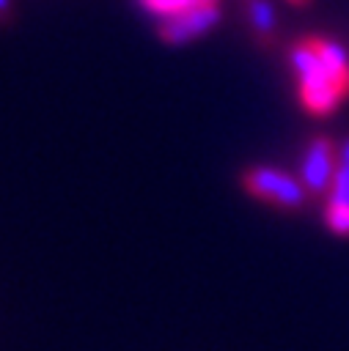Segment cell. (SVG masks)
<instances>
[{
	"label": "cell",
	"mask_w": 349,
	"mask_h": 351,
	"mask_svg": "<svg viewBox=\"0 0 349 351\" xmlns=\"http://www.w3.org/2000/svg\"><path fill=\"white\" fill-rule=\"evenodd\" d=\"M324 222L333 233L349 236V203H324Z\"/></svg>",
	"instance_id": "cell-7"
},
{
	"label": "cell",
	"mask_w": 349,
	"mask_h": 351,
	"mask_svg": "<svg viewBox=\"0 0 349 351\" xmlns=\"http://www.w3.org/2000/svg\"><path fill=\"white\" fill-rule=\"evenodd\" d=\"M245 19L250 25L253 38L261 47H272L278 38V16L269 0H245Z\"/></svg>",
	"instance_id": "cell-4"
},
{
	"label": "cell",
	"mask_w": 349,
	"mask_h": 351,
	"mask_svg": "<svg viewBox=\"0 0 349 351\" xmlns=\"http://www.w3.org/2000/svg\"><path fill=\"white\" fill-rule=\"evenodd\" d=\"M327 203H349V165H335V173H333V184H330V192L324 197Z\"/></svg>",
	"instance_id": "cell-8"
},
{
	"label": "cell",
	"mask_w": 349,
	"mask_h": 351,
	"mask_svg": "<svg viewBox=\"0 0 349 351\" xmlns=\"http://www.w3.org/2000/svg\"><path fill=\"white\" fill-rule=\"evenodd\" d=\"M14 19V5H11V0H0V25H5V22H11Z\"/></svg>",
	"instance_id": "cell-10"
},
{
	"label": "cell",
	"mask_w": 349,
	"mask_h": 351,
	"mask_svg": "<svg viewBox=\"0 0 349 351\" xmlns=\"http://www.w3.org/2000/svg\"><path fill=\"white\" fill-rule=\"evenodd\" d=\"M289 3H291V5H300V8H302V5H308L311 0H289Z\"/></svg>",
	"instance_id": "cell-12"
},
{
	"label": "cell",
	"mask_w": 349,
	"mask_h": 351,
	"mask_svg": "<svg viewBox=\"0 0 349 351\" xmlns=\"http://www.w3.org/2000/svg\"><path fill=\"white\" fill-rule=\"evenodd\" d=\"M316 55H319V52H316ZM297 82H300V104H302L308 112H313V115H327V112H333V110L349 96V88L322 63V58H319V63H316L311 71L300 74Z\"/></svg>",
	"instance_id": "cell-2"
},
{
	"label": "cell",
	"mask_w": 349,
	"mask_h": 351,
	"mask_svg": "<svg viewBox=\"0 0 349 351\" xmlns=\"http://www.w3.org/2000/svg\"><path fill=\"white\" fill-rule=\"evenodd\" d=\"M283 173H286V170H275V167H264V165L247 167V170L242 173V189H245L250 197H258V200L272 203L275 195H278V189H280Z\"/></svg>",
	"instance_id": "cell-5"
},
{
	"label": "cell",
	"mask_w": 349,
	"mask_h": 351,
	"mask_svg": "<svg viewBox=\"0 0 349 351\" xmlns=\"http://www.w3.org/2000/svg\"><path fill=\"white\" fill-rule=\"evenodd\" d=\"M148 11L159 14V16H173L190 5H198V3H220V0H140Z\"/></svg>",
	"instance_id": "cell-9"
},
{
	"label": "cell",
	"mask_w": 349,
	"mask_h": 351,
	"mask_svg": "<svg viewBox=\"0 0 349 351\" xmlns=\"http://www.w3.org/2000/svg\"><path fill=\"white\" fill-rule=\"evenodd\" d=\"M308 38H311L313 49L319 52L322 63L349 88V55H346V49H344L338 41L327 38V36H308Z\"/></svg>",
	"instance_id": "cell-6"
},
{
	"label": "cell",
	"mask_w": 349,
	"mask_h": 351,
	"mask_svg": "<svg viewBox=\"0 0 349 351\" xmlns=\"http://www.w3.org/2000/svg\"><path fill=\"white\" fill-rule=\"evenodd\" d=\"M335 165H338V143L327 134H313L305 145L300 176H297L311 197H327Z\"/></svg>",
	"instance_id": "cell-1"
},
{
	"label": "cell",
	"mask_w": 349,
	"mask_h": 351,
	"mask_svg": "<svg viewBox=\"0 0 349 351\" xmlns=\"http://www.w3.org/2000/svg\"><path fill=\"white\" fill-rule=\"evenodd\" d=\"M338 162L341 165H349V134L338 143Z\"/></svg>",
	"instance_id": "cell-11"
},
{
	"label": "cell",
	"mask_w": 349,
	"mask_h": 351,
	"mask_svg": "<svg viewBox=\"0 0 349 351\" xmlns=\"http://www.w3.org/2000/svg\"><path fill=\"white\" fill-rule=\"evenodd\" d=\"M217 22H220V3H198L173 16H162L157 33L165 44H187L209 33Z\"/></svg>",
	"instance_id": "cell-3"
}]
</instances>
